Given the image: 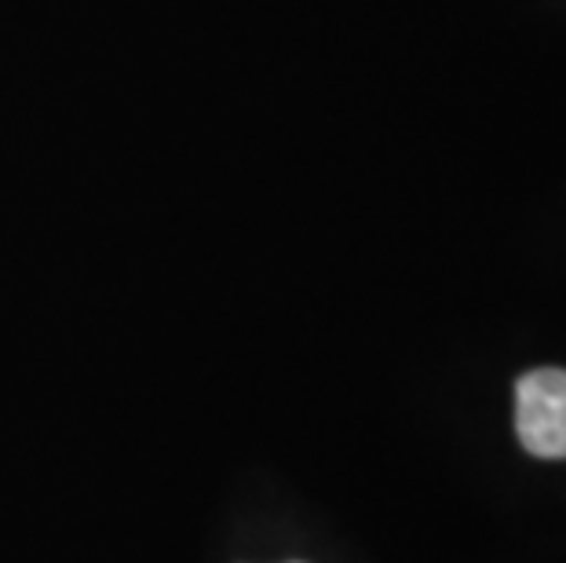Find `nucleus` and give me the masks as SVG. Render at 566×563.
I'll return each instance as SVG.
<instances>
[{
  "mask_svg": "<svg viewBox=\"0 0 566 563\" xmlns=\"http://www.w3.org/2000/svg\"><path fill=\"white\" fill-rule=\"evenodd\" d=\"M515 432L526 453L566 458V369H534L515 385Z\"/></svg>",
  "mask_w": 566,
  "mask_h": 563,
  "instance_id": "f257e3e1",
  "label": "nucleus"
}]
</instances>
